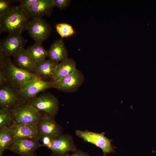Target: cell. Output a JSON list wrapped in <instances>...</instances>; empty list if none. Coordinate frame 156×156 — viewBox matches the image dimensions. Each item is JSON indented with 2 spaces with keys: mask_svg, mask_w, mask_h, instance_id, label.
Here are the masks:
<instances>
[{
  "mask_svg": "<svg viewBox=\"0 0 156 156\" xmlns=\"http://www.w3.org/2000/svg\"><path fill=\"white\" fill-rule=\"evenodd\" d=\"M26 12L20 6H12L6 13L0 16V32L21 34L26 30L29 20Z\"/></svg>",
  "mask_w": 156,
  "mask_h": 156,
  "instance_id": "obj_1",
  "label": "cell"
},
{
  "mask_svg": "<svg viewBox=\"0 0 156 156\" xmlns=\"http://www.w3.org/2000/svg\"><path fill=\"white\" fill-rule=\"evenodd\" d=\"M27 102L33 109L44 116L55 117L59 111V101L50 93H43Z\"/></svg>",
  "mask_w": 156,
  "mask_h": 156,
  "instance_id": "obj_2",
  "label": "cell"
},
{
  "mask_svg": "<svg viewBox=\"0 0 156 156\" xmlns=\"http://www.w3.org/2000/svg\"><path fill=\"white\" fill-rule=\"evenodd\" d=\"M0 69L5 71L10 82L19 89L33 79L38 77L35 73L27 71L16 66L10 57L6 56L3 68Z\"/></svg>",
  "mask_w": 156,
  "mask_h": 156,
  "instance_id": "obj_3",
  "label": "cell"
},
{
  "mask_svg": "<svg viewBox=\"0 0 156 156\" xmlns=\"http://www.w3.org/2000/svg\"><path fill=\"white\" fill-rule=\"evenodd\" d=\"M75 134L83 140L92 144L100 148L103 153V156H106L107 154L115 153V149L117 148L112 144L113 141L105 135V133H96L87 130L82 131L76 130Z\"/></svg>",
  "mask_w": 156,
  "mask_h": 156,
  "instance_id": "obj_4",
  "label": "cell"
},
{
  "mask_svg": "<svg viewBox=\"0 0 156 156\" xmlns=\"http://www.w3.org/2000/svg\"><path fill=\"white\" fill-rule=\"evenodd\" d=\"M12 114L14 122L23 124L38 123L44 116L33 109L27 102L12 109Z\"/></svg>",
  "mask_w": 156,
  "mask_h": 156,
  "instance_id": "obj_5",
  "label": "cell"
},
{
  "mask_svg": "<svg viewBox=\"0 0 156 156\" xmlns=\"http://www.w3.org/2000/svg\"><path fill=\"white\" fill-rule=\"evenodd\" d=\"M51 88H54V86L51 81L44 80L38 76L19 89L23 99L27 102L36 97L40 92Z\"/></svg>",
  "mask_w": 156,
  "mask_h": 156,
  "instance_id": "obj_6",
  "label": "cell"
},
{
  "mask_svg": "<svg viewBox=\"0 0 156 156\" xmlns=\"http://www.w3.org/2000/svg\"><path fill=\"white\" fill-rule=\"evenodd\" d=\"M25 102L19 89L8 82L0 87V107L12 109Z\"/></svg>",
  "mask_w": 156,
  "mask_h": 156,
  "instance_id": "obj_7",
  "label": "cell"
},
{
  "mask_svg": "<svg viewBox=\"0 0 156 156\" xmlns=\"http://www.w3.org/2000/svg\"><path fill=\"white\" fill-rule=\"evenodd\" d=\"M26 30L36 42L42 43L50 36L51 29L42 17H35L29 19Z\"/></svg>",
  "mask_w": 156,
  "mask_h": 156,
  "instance_id": "obj_8",
  "label": "cell"
},
{
  "mask_svg": "<svg viewBox=\"0 0 156 156\" xmlns=\"http://www.w3.org/2000/svg\"><path fill=\"white\" fill-rule=\"evenodd\" d=\"M85 80L83 74L77 68L70 74L53 83L54 88L63 92L73 93L78 90Z\"/></svg>",
  "mask_w": 156,
  "mask_h": 156,
  "instance_id": "obj_9",
  "label": "cell"
},
{
  "mask_svg": "<svg viewBox=\"0 0 156 156\" xmlns=\"http://www.w3.org/2000/svg\"><path fill=\"white\" fill-rule=\"evenodd\" d=\"M26 40L21 34L9 33L0 44V53L13 57L24 48Z\"/></svg>",
  "mask_w": 156,
  "mask_h": 156,
  "instance_id": "obj_10",
  "label": "cell"
},
{
  "mask_svg": "<svg viewBox=\"0 0 156 156\" xmlns=\"http://www.w3.org/2000/svg\"><path fill=\"white\" fill-rule=\"evenodd\" d=\"M43 146L39 140L21 138L16 139L8 150L21 156H36V151Z\"/></svg>",
  "mask_w": 156,
  "mask_h": 156,
  "instance_id": "obj_11",
  "label": "cell"
},
{
  "mask_svg": "<svg viewBox=\"0 0 156 156\" xmlns=\"http://www.w3.org/2000/svg\"><path fill=\"white\" fill-rule=\"evenodd\" d=\"M77 149L72 136L69 134L63 133L53 139L50 150L54 156H66Z\"/></svg>",
  "mask_w": 156,
  "mask_h": 156,
  "instance_id": "obj_12",
  "label": "cell"
},
{
  "mask_svg": "<svg viewBox=\"0 0 156 156\" xmlns=\"http://www.w3.org/2000/svg\"><path fill=\"white\" fill-rule=\"evenodd\" d=\"M38 123L23 124L14 121L9 127L15 140L29 138L39 140Z\"/></svg>",
  "mask_w": 156,
  "mask_h": 156,
  "instance_id": "obj_13",
  "label": "cell"
},
{
  "mask_svg": "<svg viewBox=\"0 0 156 156\" xmlns=\"http://www.w3.org/2000/svg\"><path fill=\"white\" fill-rule=\"evenodd\" d=\"M39 135L47 136L53 139L63 134L62 127L56 122L55 117L44 116L38 123Z\"/></svg>",
  "mask_w": 156,
  "mask_h": 156,
  "instance_id": "obj_14",
  "label": "cell"
},
{
  "mask_svg": "<svg viewBox=\"0 0 156 156\" xmlns=\"http://www.w3.org/2000/svg\"><path fill=\"white\" fill-rule=\"evenodd\" d=\"M54 7L53 0H39L26 12L29 19L50 16Z\"/></svg>",
  "mask_w": 156,
  "mask_h": 156,
  "instance_id": "obj_15",
  "label": "cell"
},
{
  "mask_svg": "<svg viewBox=\"0 0 156 156\" xmlns=\"http://www.w3.org/2000/svg\"><path fill=\"white\" fill-rule=\"evenodd\" d=\"M47 51L49 59L57 63L68 58V51L62 38L55 40Z\"/></svg>",
  "mask_w": 156,
  "mask_h": 156,
  "instance_id": "obj_16",
  "label": "cell"
},
{
  "mask_svg": "<svg viewBox=\"0 0 156 156\" xmlns=\"http://www.w3.org/2000/svg\"><path fill=\"white\" fill-rule=\"evenodd\" d=\"M75 61L71 58H68L59 63L56 68L54 74L50 79L53 83H55L70 74L76 69Z\"/></svg>",
  "mask_w": 156,
  "mask_h": 156,
  "instance_id": "obj_17",
  "label": "cell"
},
{
  "mask_svg": "<svg viewBox=\"0 0 156 156\" xmlns=\"http://www.w3.org/2000/svg\"><path fill=\"white\" fill-rule=\"evenodd\" d=\"M59 63L48 59L36 64L35 73L38 77L46 80H50L53 77Z\"/></svg>",
  "mask_w": 156,
  "mask_h": 156,
  "instance_id": "obj_18",
  "label": "cell"
},
{
  "mask_svg": "<svg viewBox=\"0 0 156 156\" xmlns=\"http://www.w3.org/2000/svg\"><path fill=\"white\" fill-rule=\"evenodd\" d=\"M13 57V63L17 67L27 71L35 73L36 64L23 49Z\"/></svg>",
  "mask_w": 156,
  "mask_h": 156,
  "instance_id": "obj_19",
  "label": "cell"
},
{
  "mask_svg": "<svg viewBox=\"0 0 156 156\" xmlns=\"http://www.w3.org/2000/svg\"><path fill=\"white\" fill-rule=\"evenodd\" d=\"M26 49L29 57L36 64L45 60L48 57L47 51L41 42H35Z\"/></svg>",
  "mask_w": 156,
  "mask_h": 156,
  "instance_id": "obj_20",
  "label": "cell"
},
{
  "mask_svg": "<svg viewBox=\"0 0 156 156\" xmlns=\"http://www.w3.org/2000/svg\"><path fill=\"white\" fill-rule=\"evenodd\" d=\"M11 132L8 128L0 129V156L8 150L15 140Z\"/></svg>",
  "mask_w": 156,
  "mask_h": 156,
  "instance_id": "obj_21",
  "label": "cell"
},
{
  "mask_svg": "<svg viewBox=\"0 0 156 156\" xmlns=\"http://www.w3.org/2000/svg\"><path fill=\"white\" fill-rule=\"evenodd\" d=\"M14 122L12 116V109L1 108L0 109V129L8 128Z\"/></svg>",
  "mask_w": 156,
  "mask_h": 156,
  "instance_id": "obj_22",
  "label": "cell"
},
{
  "mask_svg": "<svg viewBox=\"0 0 156 156\" xmlns=\"http://www.w3.org/2000/svg\"><path fill=\"white\" fill-rule=\"evenodd\" d=\"M55 28L57 32L62 38L71 36L75 33L72 26L66 23H58L56 25Z\"/></svg>",
  "mask_w": 156,
  "mask_h": 156,
  "instance_id": "obj_23",
  "label": "cell"
},
{
  "mask_svg": "<svg viewBox=\"0 0 156 156\" xmlns=\"http://www.w3.org/2000/svg\"><path fill=\"white\" fill-rule=\"evenodd\" d=\"M11 1L6 0H0V16L6 13L12 6Z\"/></svg>",
  "mask_w": 156,
  "mask_h": 156,
  "instance_id": "obj_24",
  "label": "cell"
},
{
  "mask_svg": "<svg viewBox=\"0 0 156 156\" xmlns=\"http://www.w3.org/2000/svg\"><path fill=\"white\" fill-rule=\"evenodd\" d=\"M39 0H23L20 1L19 5L26 12L29 10Z\"/></svg>",
  "mask_w": 156,
  "mask_h": 156,
  "instance_id": "obj_25",
  "label": "cell"
},
{
  "mask_svg": "<svg viewBox=\"0 0 156 156\" xmlns=\"http://www.w3.org/2000/svg\"><path fill=\"white\" fill-rule=\"evenodd\" d=\"M53 139L47 136H42L39 137V141L43 146L50 149Z\"/></svg>",
  "mask_w": 156,
  "mask_h": 156,
  "instance_id": "obj_26",
  "label": "cell"
},
{
  "mask_svg": "<svg viewBox=\"0 0 156 156\" xmlns=\"http://www.w3.org/2000/svg\"><path fill=\"white\" fill-rule=\"evenodd\" d=\"M54 6L62 10L66 8L70 4V0H53Z\"/></svg>",
  "mask_w": 156,
  "mask_h": 156,
  "instance_id": "obj_27",
  "label": "cell"
},
{
  "mask_svg": "<svg viewBox=\"0 0 156 156\" xmlns=\"http://www.w3.org/2000/svg\"><path fill=\"white\" fill-rule=\"evenodd\" d=\"M8 82H10L5 71L0 69V87Z\"/></svg>",
  "mask_w": 156,
  "mask_h": 156,
  "instance_id": "obj_28",
  "label": "cell"
},
{
  "mask_svg": "<svg viewBox=\"0 0 156 156\" xmlns=\"http://www.w3.org/2000/svg\"><path fill=\"white\" fill-rule=\"evenodd\" d=\"M66 156H90L87 152L80 150L77 149L71 154H68Z\"/></svg>",
  "mask_w": 156,
  "mask_h": 156,
  "instance_id": "obj_29",
  "label": "cell"
}]
</instances>
